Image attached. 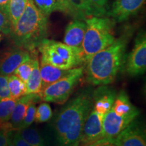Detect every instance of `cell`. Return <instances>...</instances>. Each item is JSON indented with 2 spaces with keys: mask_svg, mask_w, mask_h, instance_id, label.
Here are the masks:
<instances>
[{
  "mask_svg": "<svg viewBox=\"0 0 146 146\" xmlns=\"http://www.w3.org/2000/svg\"><path fill=\"white\" fill-rule=\"evenodd\" d=\"M133 31L128 29L109 46L93 55L85 63L88 83L94 85L112 83L124 68L126 51Z\"/></svg>",
  "mask_w": 146,
  "mask_h": 146,
  "instance_id": "obj_1",
  "label": "cell"
},
{
  "mask_svg": "<svg viewBox=\"0 0 146 146\" xmlns=\"http://www.w3.org/2000/svg\"><path fill=\"white\" fill-rule=\"evenodd\" d=\"M94 100L88 94L78 95L58 113L55 129L60 146H79L82 130L92 110Z\"/></svg>",
  "mask_w": 146,
  "mask_h": 146,
  "instance_id": "obj_2",
  "label": "cell"
},
{
  "mask_svg": "<svg viewBox=\"0 0 146 146\" xmlns=\"http://www.w3.org/2000/svg\"><path fill=\"white\" fill-rule=\"evenodd\" d=\"M48 32V17L28 0L25 11L11 31L10 36L16 47L31 52L36 50Z\"/></svg>",
  "mask_w": 146,
  "mask_h": 146,
  "instance_id": "obj_3",
  "label": "cell"
},
{
  "mask_svg": "<svg viewBox=\"0 0 146 146\" xmlns=\"http://www.w3.org/2000/svg\"><path fill=\"white\" fill-rule=\"evenodd\" d=\"M85 21L86 31L82 43V51L85 64L93 55L114 41L116 23L106 16H92Z\"/></svg>",
  "mask_w": 146,
  "mask_h": 146,
  "instance_id": "obj_4",
  "label": "cell"
},
{
  "mask_svg": "<svg viewBox=\"0 0 146 146\" xmlns=\"http://www.w3.org/2000/svg\"><path fill=\"white\" fill-rule=\"evenodd\" d=\"M37 50L41 55V61L62 70H70L85 64L82 49L68 46L62 42L45 38Z\"/></svg>",
  "mask_w": 146,
  "mask_h": 146,
  "instance_id": "obj_5",
  "label": "cell"
},
{
  "mask_svg": "<svg viewBox=\"0 0 146 146\" xmlns=\"http://www.w3.org/2000/svg\"><path fill=\"white\" fill-rule=\"evenodd\" d=\"M83 66L71 69L68 74L43 88L39 94L41 101L64 104L83 76Z\"/></svg>",
  "mask_w": 146,
  "mask_h": 146,
  "instance_id": "obj_6",
  "label": "cell"
},
{
  "mask_svg": "<svg viewBox=\"0 0 146 146\" xmlns=\"http://www.w3.org/2000/svg\"><path fill=\"white\" fill-rule=\"evenodd\" d=\"M124 70L129 76L141 75L146 70V36L140 32L135 41L131 52L126 56Z\"/></svg>",
  "mask_w": 146,
  "mask_h": 146,
  "instance_id": "obj_7",
  "label": "cell"
},
{
  "mask_svg": "<svg viewBox=\"0 0 146 146\" xmlns=\"http://www.w3.org/2000/svg\"><path fill=\"white\" fill-rule=\"evenodd\" d=\"M56 11L71 16L74 20H83L92 16H103L89 0H57Z\"/></svg>",
  "mask_w": 146,
  "mask_h": 146,
  "instance_id": "obj_8",
  "label": "cell"
},
{
  "mask_svg": "<svg viewBox=\"0 0 146 146\" xmlns=\"http://www.w3.org/2000/svg\"><path fill=\"white\" fill-rule=\"evenodd\" d=\"M139 112L118 116L111 108L104 115L102 123V138L115 139L128 125L136 119Z\"/></svg>",
  "mask_w": 146,
  "mask_h": 146,
  "instance_id": "obj_9",
  "label": "cell"
},
{
  "mask_svg": "<svg viewBox=\"0 0 146 146\" xmlns=\"http://www.w3.org/2000/svg\"><path fill=\"white\" fill-rule=\"evenodd\" d=\"M145 0H114L111 8L106 12L115 23H122L137 14L145 3Z\"/></svg>",
  "mask_w": 146,
  "mask_h": 146,
  "instance_id": "obj_10",
  "label": "cell"
},
{
  "mask_svg": "<svg viewBox=\"0 0 146 146\" xmlns=\"http://www.w3.org/2000/svg\"><path fill=\"white\" fill-rule=\"evenodd\" d=\"M32 52L19 47L5 50L0 55V74L10 75L16 68L31 57Z\"/></svg>",
  "mask_w": 146,
  "mask_h": 146,
  "instance_id": "obj_11",
  "label": "cell"
},
{
  "mask_svg": "<svg viewBox=\"0 0 146 146\" xmlns=\"http://www.w3.org/2000/svg\"><path fill=\"white\" fill-rule=\"evenodd\" d=\"M104 115L94 109L91 110L84 123L79 146H85L102 138V123Z\"/></svg>",
  "mask_w": 146,
  "mask_h": 146,
  "instance_id": "obj_12",
  "label": "cell"
},
{
  "mask_svg": "<svg viewBox=\"0 0 146 146\" xmlns=\"http://www.w3.org/2000/svg\"><path fill=\"white\" fill-rule=\"evenodd\" d=\"M116 146H146L143 127L134 120L114 139Z\"/></svg>",
  "mask_w": 146,
  "mask_h": 146,
  "instance_id": "obj_13",
  "label": "cell"
},
{
  "mask_svg": "<svg viewBox=\"0 0 146 146\" xmlns=\"http://www.w3.org/2000/svg\"><path fill=\"white\" fill-rule=\"evenodd\" d=\"M41 101L39 94H27L16 100L10 123L13 131H18L26 114L27 110L31 102H39Z\"/></svg>",
  "mask_w": 146,
  "mask_h": 146,
  "instance_id": "obj_14",
  "label": "cell"
},
{
  "mask_svg": "<svg viewBox=\"0 0 146 146\" xmlns=\"http://www.w3.org/2000/svg\"><path fill=\"white\" fill-rule=\"evenodd\" d=\"M86 31V23L83 20H74L67 25L64 36V43L68 46L82 49Z\"/></svg>",
  "mask_w": 146,
  "mask_h": 146,
  "instance_id": "obj_15",
  "label": "cell"
},
{
  "mask_svg": "<svg viewBox=\"0 0 146 146\" xmlns=\"http://www.w3.org/2000/svg\"><path fill=\"white\" fill-rule=\"evenodd\" d=\"M116 96V94L114 91L102 85L94 91V109L100 114L105 115L112 108Z\"/></svg>",
  "mask_w": 146,
  "mask_h": 146,
  "instance_id": "obj_16",
  "label": "cell"
},
{
  "mask_svg": "<svg viewBox=\"0 0 146 146\" xmlns=\"http://www.w3.org/2000/svg\"><path fill=\"white\" fill-rule=\"evenodd\" d=\"M39 69L43 88L63 77L71 70H62L43 61L39 64Z\"/></svg>",
  "mask_w": 146,
  "mask_h": 146,
  "instance_id": "obj_17",
  "label": "cell"
},
{
  "mask_svg": "<svg viewBox=\"0 0 146 146\" xmlns=\"http://www.w3.org/2000/svg\"><path fill=\"white\" fill-rule=\"evenodd\" d=\"M42 89L43 85L40 74L39 61L38 52L36 51L34 55V62L31 73L26 83V95L39 94Z\"/></svg>",
  "mask_w": 146,
  "mask_h": 146,
  "instance_id": "obj_18",
  "label": "cell"
},
{
  "mask_svg": "<svg viewBox=\"0 0 146 146\" xmlns=\"http://www.w3.org/2000/svg\"><path fill=\"white\" fill-rule=\"evenodd\" d=\"M112 110L118 116L127 115L139 112V110L132 104L129 96L125 91H120L115 98Z\"/></svg>",
  "mask_w": 146,
  "mask_h": 146,
  "instance_id": "obj_19",
  "label": "cell"
},
{
  "mask_svg": "<svg viewBox=\"0 0 146 146\" xmlns=\"http://www.w3.org/2000/svg\"><path fill=\"white\" fill-rule=\"evenodd\" d=\"M8 82L11 98L17 100L26 95V83L15 74L8 75Z\"/></svg>",
  "mask_w": 146,
  "mask_h": 146,
  "instance_id": "obj_20",
  "label": "cell"
},
{
  "mask_svg": "<svg viewBox=\"0 0 146 146\" xmlns=\"http://www.w3.org/2000/svg\"><path fill=\"white\" fill-rule=\"evenodd\" d=\"M28 0H10L8 4V16L12 29L26 8Z\"/></svg>",
  "mask_w": 146,
  "mask_h": 146,
  "instance_id": "obj_21",
  "label": "cell"
},
{
  "mask_svg": "<svg viewBox=\"0 0 146 146\" xmlns=\"http://www.w3.org/2000/svg\"><path fill=\"white\" fill-rule=\"evenodd\" d=\"M16 131H18L23 139L31 146H45L43 138L35 128L29 127Z\"/></svg>",
  "mask_w": 146,
  "mask_h": 146,
  "instance_id": "obj_22",
  "label": "cell"
},
{
  "mask_svg": "<svg viewBox=\"0 0 146 146\" xmlns=\"http://www.w3.org/2000/svg\"><path fill=\"white\" fill-rule=\"evenodd\" d=\"M16 103L11 98L0 100V125L10 121Z\"/></svg>",
  "mask_w": 146,
  "mask_h": 146,
  "instance_id": "obj_23",
  "label": "cell"
},
{
  "mask_svg": "<svg viewBox=\"0 0 146 146\" xmlns=\"http://www.w3.org/2000/svg\"><path fill=\"white\" fill-rule=\"evenodd\" d=\"M36 51V50L31 52V57L24 62L23 63H22L13 73L25 83H27V80H28L29 77L31 75V73L34 62V55Z\"/></svg>",
  "mask_w": 146,
  "mask_h": 146,
  "instance_id": "obj_24",
  "label": "cell"
},
{
  "mask_svg": "<svg viewBox=\"0 0 146 146\" xmlns=\"http://www.w3.org/2000/svg\"><path fill=\"white\" fill-rule=\"evenodd\" d=\"M52 116V110L48 102H42L36 108L35 120L38 123H46Z\"/></svg>",
  "mask_w": 146,
  "mask_h": 146,
  "instance_id": "obj_25",
  "label": "cell"
},
{
  "mask_svg": "<svg viewBox=\"0 0 146 146\" xmlns=\"http://www.w3.org/2000/svg\"><path fill=\"white\" fill-rule=\"evenodd\" d=\"M33 1L36 8L47 17L56 11L57 0H33Z\"/></svg>",
  "mask_w": 146,
  "mask_h": 146,
  "instance_id": "obj_26",
  "label": "cell"
},
{
  "mask_svg": "<svg viewBox=\"0 0 146 146\" xmlns=\"http://www.w3.org/2000/svg\"><path fill=\"white\" fill-rule=\"evenodd\" d=\"M36 102H31L29 104L28 108L27 110L26 114H25V118H24L23 121L22 123V125L21 127H20L19 130L25 129V128L29 127L35 121V112L36 108Z\"/></svg>",
  "mask_w": 146,
  "mask_h": 146,
  "instance_id": "obj_27",
  "label": "cell"
},
{
  "mask_svg": "<svg viewBox=\"0 0 146 146\" xmlns=\"http://www.w3.org/2000/svg\"><path fill=\"white\" fill-rule=\"evenodd\" d=\"M12 27L8 15L0 10V32L5 35H10Z\"/></svg>",
  "mask_w": 146,
  "mask_h": 146,
  "instance_id": "obj_28",
  "label": "cell"
},
{
  "mask_svg": "<svg viewBox=\"0 0 146 146\" xmlns=\"http://www.w3.org/2000/svg\"><path fill=\"white\" fill-rule=\"evenodd\" d=\"M8 76L0 74V100L10 98V93L9 90Z\"/></svg>",
  "mask_w": 146,
  "mask_h": 146,
  "instance_id": "obj_29",
  "label": "cell"
},
{
  "mask_svg": "<svg viewBox=\"0 0 146 146\" xmlns=\"http://www.w3.org/2000/svg\"><path fill=\"white\" fill-rule=\"evenodd\" d=\"M92 4L102 14L103 16H106V6L108 0H89Z\"/></svg>",
  "mask_w": 146,
  "mask_h": 146,
  "instance_id": "obj_30",
  "label": "cell"
},
{
  "mask_svg": "<svg viewBox=\"0 0 146 146\" xmlns=\"http://www.w3.org/2000/svg\"><path fill=\"white\" fill-rule=\"evenodd\" d=\"M85 146H116L114 139L101 138L98 141Z\"/></svg>",
  "mask_w": 146,
  "mask_h": 146,
  "instance_id": "obj_31",
  "label": "cell"
},
{
  "mask_svg": "<svg viewBox=\"0 0 146 146\" xmlns=\"http://www.w3.org/2000/svg\"><path fill=\"white\" fill-rule=\"evenodd\" d=\"M12 139L16 146H31L21 137L18 131H16L15 133L12 134Z\"/></svg>",
  "mask_w": 146,
  "mask_h": 146,
  "instance_id": "obj_32",
  "label": "cell"
},
{
  "mask_svg": "<svg viewBox=\"0 0 146 146\" xmlns=\"http://www.w3.org/2000/svg\"><path fill=\"white\" fill-rule=\"evenodd\" d=\"M9 132L1 130L0 131V146H7L9 137Z\"/></svg>",
  "mask_w": 146,
  "mask_h": 146,
  "instance_id": "obj_33",
  "label": "cell"
},
{
  "mask_svg": "<svg viewBox=\"0 0 146 146\" xmlns=\"http://www.w3.org/2000/svg\"><path fill=\"white\" fill-rule=\"evenodd\" d=\"M10 0H0V10L8 15V4Z\"/></svg>",
  "mask_w": 146,
  "mask_h": 146,
  "instance_id": "obj_34",
  "label": "cell"
},
{
  "mask_svg": "<svg viewBox=\"0 0 146 146\" xmlns=\"http://www.w3.org/2000/svg\"><path fill=\"white\" fill-rule=\"evenodd\" d=\"M12 134H13V131H10V132L9 133V137H8V143H7V146H16L14 144L13 141H12Z\"/></svg>",
  "mask_w": 146,
  "mask_h": 146,
  "instance_id": "obj_35",
  "label": "cell"
},
{
  "mask_svg": "<svg viewBox=\"0 0 146 146\" xmlns=\"http://www.w3.org/2000/svg\"><path fill=\"white\" fill-rule=\"evenodd\" d=\"M1 39H2V36H1V32H0V42H1Z\"/></svg>",
  "mask_w": 146,
  "mask_h": 146,
  "instance_id": "obj_36",
  "label": "cell"
},
{
  "mask_svg": "<svg viewBox=\"0 0 146 146\" xmlns=\"http://www.w3.org/2000/svg\"><path fill=\"white\" fill-rule=\"evenodd\" d=\"M0 131H1V129H0Z\"/></svg>",
  "mask_w": 146,
  "mask_h": 146,
  "instance_id": "obj_37",
  "label": "cell"
}]
</instances>
